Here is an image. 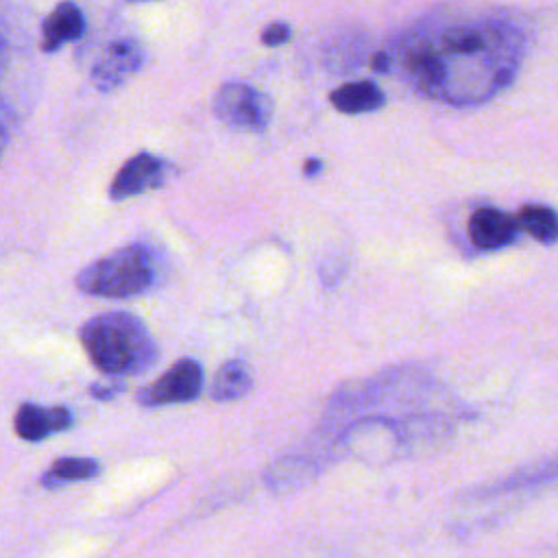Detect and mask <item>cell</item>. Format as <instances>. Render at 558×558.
<instances>
[{
	"instance_id": "1",
	"label": "cell",
	"mask_w": 558,
	"mask_h": 558,
	"mask_svg": "<svg viewBox=\"0 0 558 558\" xmlns=\"http://www.w3.org/2000/svg\"><path fill=\"white\" fill-rule=\"evenodd\" d=\"M525 50L527 26L514 11L469 7L425 22L392 63L427 98L477 105L512 83Z\"/></svg>"
},
{
	"instance_id": "2",
	"label": "cell",
	"mask_w": 558,
	"mask_h": 558,
	"mask_svg": "<svg viewBox=\"0 0 558 558\" xmlns=\"http://www.w3.org/2000/svg\"><path fill=\"white\" fill-rule=\"evenodd\" d=\"M92 364L105 375H137L153 366L157 347L146 325L129 312H105L81 327Z\"/></svg>"
},
{
	"instance_id": "3",
	"label": "cell",
	"mask_w": 558,
	"mask_h": 558,
	"mask_svg": "<svg viewBox=\"0 0 558 558\" xmlns=\"http://www.w3.org/2000/svg\"><path fill=\"white\" fill-rule=\"evenodd\" d=\"M153 281V255L142 244H129L85 266L76 277V288L92 296L126 299L148 290Z\"/></svg>"
},
{
	"instance_id": "4",
	"label": "cell",
	"mask_w": 558,
	"mask_h": 558,
	"mask_svg": "<svg viewBox=\"0 0 558 558\" xmlns=\"http://www.w3.org/2000/svg\"><path fill=\"white\" fill-rule=\"evenodd\" d=\"M272 98L246 83H225L214 96L216 118L238 131L259 133L272 118Z\"/></svg>"
},
{
	"instance_id": "5",
	"label": "cell",
	"mask_w": 558,
	"mask_h": 558,
	"mask_svg": "<svg viewBox=\"0 0 558 558\" xmlns=\"http://www.w3.org/2000/svg\"><path fill=\"white\" fill-rule=\"evenodd\" d=\"M144 63V46L135 37H118L102 46L89 68V78L100 92L122 85Z\"/></svg>"
},
{
	"instance_id": "6",
	"label": "cell",
	"mask_w": 558,
	"mask_h": 558,
	"mask_svg": "<svg viewBox=\"0 0 558 558\" xmlns=\"http://www.w3.org/2000/svg\"><path fill=\"white\" fill-rule=\"evenodd\" d=\"M203 371L194 360H181L168 368L157 381L144 386L137 392V403L144 408H157L168 403L192 401L201 395Z\"/></svg>"
},
{
	"instance_id": "7",
	"label": "cell",
	"mask_w": 558,
	"mask_h": 558,
	"mask_svg": "<svg viewBox=\"0 0 558 558\" xmlns=\"http://www.w3.org/2000/svg\"><path fill=\"white\" fill-rule=\"evenodd\" d=\"M166 179V163L153 153L133 155L113 177L109 185L111 201H124L146 190H155Z\"/></svg>"
},
{
	"instance_id": "8",
	"label": "cell",
	"mask_w": 558,
	"mask_h": 558,
	"mask_svg": "<svg viewBox=\"0 0 558 558\" xmlns=\"http://www.w3.org/2000/svg\"><path fill=\"white\" fill-rule=\"evenodd\" d=\"M469 238L480 251H497L512 244L521 231L517 216L497 207H480L469 218Z\"/></svg>"
},
{
	"instance_id": "9",
	"label": "cell",
	"mask_w": 558,
	"mask_h": 558,
	"mask_svg": "<svg viewBox=\"0 0 558 558\" xmlns=\"http://www.w3.org/2000/svg\"><path fill=\"white\" fill-rule=\"evenodd\" d=\"M72 425L68 408H44L35 403H22L15 412V434L22 440H44L50 434L63 432Z\"/></svg>"
},
{
	"instance_id": "10",
	"label": "cell",
	"mask_w": 558,
	"mask_h": 558,
	"mask_svg": "<svg viewBox=\"0 0 558 558\" xmlns=\"http://www.w3.org/2000/svg\"><path fill=\"white\" fill-rule=\"evenodd\" d=\"M85 35V15L78 4L59 2L41 24V50L57 52L63 44L76 41Z\"/></svg>"
},
{
	"instance_id": "11",
	"label": "cell",
	"mask_w": 558,
	"mask_h": 558,
	"mask_svg": "<svg viewBox=\"0 0 558 558\" xmlns=\"http://www.w3.org/2000/svg\"><path fill=\"white\" fill-rule=\"evenodd\" d=\"M329 102L340 113L360 116V113H371L381 109L386 102V96L373 81H351L336 87L329 94Z\"/></svg>"
},
{
	"instance_id": "12",
	"label": "cell",
	"mask_w": 558,
	"mask_h": 558,
	"mask_svg": "<svg viewBox=\"0 0 558 558\" xmlns=\"http://www.w3.org/2000/svg\"><path fill=\"white\" fill-rule=\"evenodd\" d=\"M251 368L242 360H231L216 371L209 390L216 401H233L244 397L251 390Z\"/></svg>"
},
{
	"instance_id": "13",
	"label": "cell",
	"mask_w": 558,
	"mask_h": 558,
	"mask_svg": "<svg viewBox=\"0 0 558 558\" xmlns=\"http://www.w3.org/2000/svg\"><path fill=\"white\" fill-rule=\"evenodd\" d=\"M519 227L532 235L541 244H556L558 242V211L541 205V203H527L517 214Z\"/></svg>"
},
{
	"instance_id": "14",
	"label": "cell",
	"mask_w": 558,
	"mask_h": 558,
	"mask_svg": "<svg viewBox=\"0 0 558 558\" xmlns=\"http://www.w3.org/2000/svg\"><path fill=\"white\" fill-rule=\"evenodd\" d=\"M558 480V453L538 462V464H530L523 466L519 471H514L512 475L504 477L499 484L486 488V493H508V490H521V488H534L538 484H549Z\"/></svg>"
},
{
	"instance_id": "15",
	"label": "cell",
	"mask_w": 558,
	"mask_h": 558,
	"mask_svg": "<svg viewBox=\"0 0 558 558\" xmlns=\"http://www.w3.org/2000/svg\"><path fill=\"white\" fill-rule=\"evenodd\" d=\"M96 475H100V464L92 458H59L48 466V471H44L41 484L46 488H57L61 484L92 480Z\"/></svg>"
},
{
	"instance_id": "16",
	"label": "cell",
	"mask_w": 558,
	"mask_h": 558,
	"mask_svg": "<svg viewBox=\"0 0 558 558\" xmlns=\"http://www.w3.org/2000/svg\"><path fill=\"white\" fill-rule=\"evenodd\" d=\"M290 37H292V28H290V24H286V22H272V24H268V26L262 31V35H259L262 44L268 46V48L281 46V44H286Z\"/></svg>"
},
{
	"instance_id": "17",
	"label": "cell",
	"mask_w": 558,
	"mask_h": 558,
	"mask_svg": "<svg viewBox=\"0 0 558 558\" xmlns=\"http://www.w3.org/2000/svg\"><path fill=\"white\" fill-rule=\"evenodd\" d=\"M371 63V70L377 72V74H386L392 70V54L390 52H384V50H377L373 52V57L368 59Z\"/></svg>"
},
{
	"instance_id": "18",
	"label": "cell",
	"mask_w": 558,
	"mask_h": 558,
	"mask_svg": "<svg viewBox=\"0 0 558 558\" xmlns=\"http://www.w3.org/2000/svg\"><path fill=\"white\" fill-rule=\"evenodd\" d=\"M320 170H323V161H320L318 157H310V159L303 163V174H305V177H316V174H320Z\"/></svg>"
},
{
	"instance_id": "19",
	"label": "cell",
	"mask_w": 558,
	"mask_h": 558,
	"mask_svg": "<svg viewBox=\"0 0 558 558\" xmlns=\"http://www.w3.org/2000/svg\"><path fill=\"white\" fill-rule=\"evenodd\" d=\"M113 390H120V386H113V388H100V386H92V395L96 399H109L113 395Z\"/></svg>"
},
{
	"instance_id": "20",
	"label": "cell",
	"mask_w": 558,
	"mask_h": 558,
	"mask_svg": "<svg viewBox=\"0 0 558 558\" xmlns=\"http://www.w3.org/2000/svg\"><path fill=\"white\" fill-rule=\"evenodd\" d=\"M140 2H146V0H140Z\"/></svg>"
}]
</instances>
